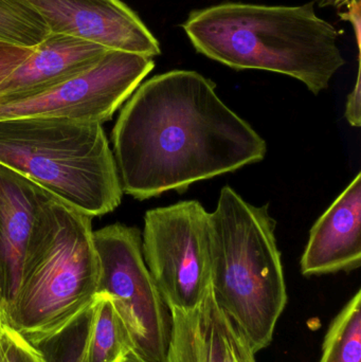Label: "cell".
<instances>
[{"mask_svg": "<svg viewBox=\"0 0 361 362\" xmlns=\"http://www.w3.org/2000/svg\"><path fill=\"white\" fill-rule=\"evenodd\" d=\"M123 193L138 200L184 193L193 183L259 163L265 140L192 70H172L138 86L112 132Z\"/></svg>", "mask_w": 361, "mask_h": 362, "instance_id": "6da1fadb", "label": "cell"}, {"mask_svg": "<svg viewBox=\"0 0 361 362\" xmlns=\"http://www.w3.org/2000/svg\"><path fill=\"white\" fill-rule=\"evenodd\" d=\"M197 52L237 70H264L302 82L314 95L345 65L336 28L301 6L218 4L182 23Z\"/></svg>", "mask_w": 361, "mask_h": 362, "instance_id": "7a4b0ae2", "label": "cell"}, {"mask_svg": "<svg viewBox=\"0 0 361 362\" xmlns=\"http://www.w3.org/2000/svg\"><path fill=\"white\" fill-rule=\"evenodd\" d=\"M276 226L267 204L254 206L229 185L210 213L212 293L254 354L273 341L288 304Z\"/></svg>", "mask_w": 361, "mask_h": 362, "instance_id": "3957f363", "label": "cell"}, {"mask_svg": "<svg viewBox=\"0 0 361 362\" xmlns=\"http://www.w3.org/2000/svg\"><path fill=\"white\" fill-rule=\"evenodd\" d=\"M91 219L52 195L38 212L20 286L2 321L34 346L69 327L97 297Z\"/></svg>", "mask_w": 361, "mask_h": 362, "instance_id": "277c9868", "label": "cell"}, {"mask_svg": "<svg viewBox=\"0 0 361 362\" xmlns=\"http://www.w3.org/2000/svg\"><path fill=\"white\" fill-rule=\"evenodd\" d=\"M0 165L90 217L112 212L122 200L114 153L97 121H0Z\"/></svg>", "mask_w": 361, "mask_h": 362, "instance_id": "5b68a950", "label": "cell"}, {"mask_svg": "<svg viewBox=\"0 0 361 362\" xmlns=\"http://www.w3.org/2000/svg\"><path fill=\"white\" fill-rule=\"evenodd\" d=\"M99 262L97 293L114 300L135 342V352L148 362H162L169 349L172 314L144 262L141 232L121 223L93 231Z\"/></svg>", "mask_w": 361, "mask_h": 362, "instance_id": "8992f818", "label": "cell"}, {"mask_svg": "<svg viewBox=\"0 0 361 362\" xmlns=\"http://www.w3.org/2000/svg\"><path fill=\"white\" fill-rule=\"evenodd\" d=\"M142 255L170 310L199 308L211 287L210 213L197 200L148 211Z\"/></svg>", "mask_w": 361, "mask_h": 362, "instance_id": "52a82bcc", "label": "cell"}, {"mask_svg": "<svg viewBox=\"0 0 361 362\" xmlns=\"http://www.w3.org/2000/svg\"><path fill=\"white\" fill-rule=\"evenodd\" d=\"M153 59L110 50L86 74L27 99L0 104V121L25 118L110 120L154 69Z\"/></svg>", "mask_w": 361, "mask_h": 362, "instance_id": "ba28073f", "label": "cell"}, {"mask_svg": "<svg viewBox=\"0 0 361 362\" xmlns=\"http://www.w3.org/2000/svg\"><path fill=\"white\" fill-rule=\"evenodd\" d=\"M23 1L42 19L50 33L150 59L161 53L158 40L122 0Z\"/></svg>", "mask_w": 361, "mask_h": 362, "instance_id": "9c48e42d", "label": "cell"}, {"mask_svg": "<svg viewBox=\"0 0 361 362\" xmlns=\"http://www.w3.org/2000/svg\"><path fill=\"white\" fill-rule=\"evenodd\" d=\"M50 195L33 181L0 165V299L4 316L20 286L36 218Z\"/></svg>", "mask_w": 361, "mask_h": 362, "instance_id": "30bf717a", "label": "cell"}, {"mask_svg": "<svg viewBox=\"0 0 361 362\" xmlns=\"http://www.w3.org/2000/svg\"><path fill=\"white\" fill-rule=\"evenodd\" d=\"M361 264V173L317 219L301 257L303 276L357 269Z\"/></svg>", "mask_w": 361, "mask_h": 362, "instance_id": "8fae6325", "label": "cell"}, {"mask_svg": "<svg viewBox=\"0 0 361 362\" xmlns=\"http://www.w3.org/2000/svg\"><path fill=\"white\" fill-rule=\"evenodd\" d=\"M110 50L80 38L50 33L0 85V104L27 99L95 68Z\"/></svg>", "mask_w": 361, "mask_h": 362, "instance_id": "7c38bea8", "label": "cell"}, {"mask_svg": "<svg viewBox=\"0 0 361 362\" xmlns=\"http://www.w3.org/2000/svg\"><path fill=\"white\" fill-rule=\"evenodd\" d=\"M131 352H135V342L114 300L97 293L81 362H120Z\"/></svg>", "mask_w": 361, "mask_h": 362, "instance_id": "4fadbf2b", "label": "cell"}, {"mask_svg": "<svg viewBox=\"0 0 361 362\" xmlns=\"http://www.w3.org/2000/svg\"><path fill=\"white\" fill-rule=\"evenodd\" d=\"M319 362H361V291L331 323Z\"/></svg>", "mask_w": 361, "mask_h": 362, "instance_id": "5bb4252c", "label": "cell"}, {"mask_svg": "<svg viewBox=\"0 0 361 362\" xmlns=\"http://www.w3.org/2000/svg\"><path fill=\"white\" fill-rule=\"evenodd\" d=\"M169 349L162 362H206L205 322L201 303L190 312L173 310Z\"/></svg>", "mask_w": 361, "mask_h": 362, "instance_id": "9a60e30c", "label": "cell"}, {"mask_svg": "<svg viewBox=\"0 0 361 362\" xmlns=\"http://www.w3.org/2000/svg\"><path fill=\"white\" fill-rule=\"evenodd\" d=\"M49 34L46 23L23 0H0V40L36 47Z\"/></svg>", "mask_w": 361, "mask_h": 362, "instance_id": "2e32d148", "label": "cell"}, {"mask_svg": "<svg viewBox=\"0 0 361 362\" xmlns=\"http://www.w3.org/2000/svg\"><path fill=\"white\" fill-rule=\"evenodd\" d=\"M205 322L206 362H235L232 323L220 310L211 287L201 302Z\"/></svg>", "mask_w": 361, "mask_h": 362, "instance_id": "e0dca14e", "label": "cell"}, {"mask_svg": "<svg viewBox=\"0 0 361 362\" xmlns=\"http://www.w3.org/2000/svg\"><path fill=\"white\" fill-rule=\"evenodd\" d=\"M93 306V305H91ZM91 308L81 315L64 331L35 346L46 362H81L89 322Z\"/></svg>", "mask_w": 361, "mask_h": 362, "instance_id": "ac0fdd59", "label": "cell"}, {"mask_svg": "<svg viewBox=\"0 0 361 362\" xmlns=\"http://www.w3.org/2000/svg\"><path fill=\"white\" fill-rule=\"evenodd\" d=\"M0 362H46L42 352L4 323H0Z\"/></svg>", "mask_w": 361, "mask_h": 362, "instance_id": "d6986e66", "label": "cell"}, {"mask_svg": "<svg viewBox=\"0 0 361 362\" xmlns=\"http://www.w3.org/2000/svg\"><path fill=\"white\" fill-rule=\"evenodd\" d=\"M35 47L0 40V85L6 82L34 52Z\"/></svg>", "mask_w": 361, "mask_h": 362, "instance_id": "ffe728a7", "label": "cell"}, {"mask_svg": "<svg viewBox=\"0 0 361 362\" xmlns=\"http://www.w3.org/2000/svg\"><path fill=\"white\" fill-rule=\"evenodd\" d=\"M345 119L352 127H360L361 124V80L360 65H358L357 78L355 86L348 97L345 112Z\"/></svg>", "mask_w": 361, "mask_h": 362, "instance_id": "44dd1931", "label": "cell"}, {"mask_svg": "<svg viewBox=\"0 0 361 362\" xmlns=\"http://www.w3.org/2000/svg\"><path fill=\"white\" fill-rule=\"evenodd\" d=\"M347 12L341 13V18L350 21L355 33L356 44L360 51L361 42V0H353L347 6Z\"/></svg>", "mask_w": 361, "mask_h": 362, "instance_id": "7402d4cb", "label": "cell"}, {"mask_svg": "<svg viewBox=\"0 0 361 362\" xmlns=\"http://www.w3.org/2000/svg\"><path fill=\"white\" fill-rule=\"evenodd\" d=\"M233 341H235V362H256L254 353L250 349L244 336L232 325Z\"/></svg>", "mask_w": 361, "mask_h": 362, "instance_id": "603a6c76", "label": "cell"}, {"mask_svg": "<svg viewBox=\"0 0 361 362\" xmlns=\"http://www.w3.org/2000/svg\"><path fill=\"white\" fill-rule=\"evenodd\" d=\"M353 0H315L320 8H345Z\"/></svg>", "mask_w": 361, "mask_h": 362, "instance_id": "cb8c5ba5", "label": "cell"}, {"mask_svg": "<svg viewBox=\"0 0 361 362\" xmlns=\"http://www.w3.org/2000/svg\"><path fill=\"white\" fill-rule=\"evenodd\" d=\"M120 362H148L139 356L136 352H131L124 357Z\"/></svg>", "mask_w": 361, "mask_h": 362, "instance_id": "d4e9b609", "label": "cell"}, {"mask_svg": "<svg viewBox=\"0 0 361 362\" xmlns=\"http://www.w3.org/2000/svg\"><path fill=\"white\" fill-rule=\"evenodd\" d=\"M4 319V308H2L1 299H0V322H2Z\"/></svg>", "mask_w": 361, "mask_h": 362, "instance_id": "484cf974", "label": "cell"}, {"mask_svg": "<svg viewBox=\"0 0 361 362\" xmlns=\"http://www.w3.org/2000/svg\"><path fill=\"white\" fill-rule=\"evenodd\" d=\"M0 323H1V322H0Z\"/></svg>", "mask_w": 361, "mask_h": 362, "instance_id": "4316f807", "label": "cell"}]
</instances>
